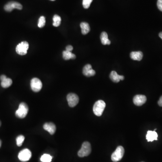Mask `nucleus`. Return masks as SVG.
I'll return each mask as SVG.
<instances>
[{
	"mask_svg": "<svg viewBox=\"0 0 162 162\" xmlns=\"http://www.w3.org/2000/svg\"><path fill=\"white\" fill-rule=\"evenodd\" d=\"M101 43L104 45H110L111 42L108 39V34L105 32H102L100 35Z\"/></svg>",
	"mask_w": 162,
	"mask_h": 162,
	"instance_id": "16",
	"label": "nucleus"
},
{
	"mask_svg": "<svg viewBox=\"0 0 162 162\" xmlns=\"http://www.w3.org/2000/svg\"><path fill=\"white\" fill-rule=\"evenodd\" d=\"M63 57L65 60H69L70 59H75L76 58V55L71 52L64 51L63 52Z\"/></svg>",
	"mask_w": 162,
	"mask_h": 162,
	"instance_id": "18",
	"label": "nucleus"
},
{
	"mask_svg": "<svg viewBox=\"0 0 162 162\" xmlns=\"http://www.w3.org/2000/svg\"><path fill=\"white\" fill-rule=\"evenodd\" d=\"M46 24V19H45V17L41 16L38 20V26L40 28H42L44 27Z\"/></svg>",
	"mask_w": 162,
	"mask_h": 162,
	"instance_id": "22",
	"label": "nucleus"
},
{
	"mask_svg": "<svg viewBox=\"0 0 162 162\" xmlns=\"http://www.w3.org/2000/svg\"><path fill=\"white\" fill-rule=\"evenodd\" d=\"M106 104L105 101L102 100H99L96 101L93 106V110L95 115L97 116L102 115L104 109H105Z\"/></svg>",
	"mask_w": 162,
	"mask_h": 162,
	"instance_id": "2",
	"label": "nucleus"
},
{
	"mask_svg": "<svg viewBox=\"0 0 162 162\" xmlns=\"http://www.w3.org/2000/svg\"><path fill=\"white\" fill-rule=\"evenodd\" d=\"M110 79L114 83H118L120 80H123L124 79V77L123 76L119 75H118L116 72L113 71L110 73L109 75Z\"/></svg>",
	"mask_w": 162,
	"mask_h": 162,
	"instance_id": "13",
	"label": "nucleus"
},
{
	"mask_svg": "<svg viewBox=\"0 0 162 162\" xmlns=\"http://www.w3.org/2000/svg\"><path fill=\"white\" fill-rule=\"evenodd\" d=\"M23 6L18 2L15 1H10L6 4L4 6V9L7 12H11L14 9H17L18 10L22 9Z\"/></svg>",
	"mask_w": 162,
	"mask_h": 162,
	"instance_id": "9",
	"label": "nucleus"
},
{
	"mask_svg": "<svg viewBox=\"0 0 162 162\" xmlns=\"http://www.w3.org/2000/svg\"><path fill=\"white\" fill-rule=\"evenodd\" d=\"M43 129L46 131L51 135L54 134L56 131V126L52 122H46L43 125Z\"/></svg>",
	"mask_w": 162,
	"mask_h": 162,
	"instance_id": "12",
	"label": "nucleus"
},
{
	"mask_svg": "<svg viewBox=\"0 0 162 162\" xmlns=\"http://www.w3.org/2000/svg\"><path fill=\"white\" fill-rule=\"evenodd\" d=\"M51 1H55V0H51Z\"/></svg>",
	"mask_w": 162,
	"mask_h": 162,
	"instance_id": "32",
	"label": "nucleus"
},
{
	"mask_svg": "<svg viewBox=\"0 0 162 162\" xmlns=\"http://www.w3.org/2000/svg\"><path fill=\"white\" fill-rule=\"evenodd\" d=\"M29 48V44L28 42H22L19 43L16 47V51L18 55H24L27 53Z\"/></svg>",
	"mask_w": 162,
	"mask_h": 162,
	"instance_id": "5",
	"label": "nucleus"
},
{
	"mask_svg": "<svg viewBox=\"0 0 162 162\" xmlns=\"http://www.w3.org/2000/svg\"><path fill=\"white\" fill-rule=\"evenodd\" d=\"M92 148L90 143L84 142L82 146V147L78 152V155L80 157H86L88 156L91 153Z\"/></svg>",
	"mask_w": 162,
	"mask_h": 162,
	"instance_id": "3",
	"label": "nucleus"
},
{
	"mask_svg": "<svg viewBox=\"0 0 162 162\" xmlns=\"http://www.w3.org/2000/svg\"><path fill=\"white\" fill-rule=\"evenodd\" d=\"M157 6L160 11H162V0H158Z\"/></svg>",
	"mask_w": 162,
	"mask_h": 162,
	"instance_id": "25",
	"label": "nucleus"
},
{
	"mask_svg": "<svg viewBox=\"0 0 162 162\" xmlns=\"http://www.w3.org/2000/svg\"><path fill=\"white\" fill-rule=\"evenodd\" d=\"M32 156V153L30 150L28 149H25L22 150L19 153L18 158L22 162H26L29 161Z\"/></svg>",
	"mask_w": 162,
	"mask_h": 162,
	"instance_id": "7",
	"label": "nucleus"
},
{
	"mask_svg": "<svg viewBox=\"0 0 162 162\" xmlns=\"http://www.w3.org/2000/svg\"><path fill=\"white\" fill-rule=\"evenodd\" d=\"M12 84V80L10 78H6L3 80L1 81V87L5 88L10 87Z\"/></svg>",
	"mask_w": 162,
	"mask_h": 162,
	"instance_id": "19",
	"label": "nucleus"
},
{
	"mask_svg": "<svg viewBox=\"0 0 162 162\" xmlns=\"http://www.w3.org/2000/svg\"><path fill=\"white\" fill-rule=\"evenodd\" d=\"M6 78L7 77H6V76L4 75H2L0 77V79H1V80L2 81Z\"/></svg>",
	"mask_w": 162,
	"mask_h": 162,
	"instance_id": "28",
	"label": "nucleus"
},
{
	"mask_svg": "<svg viewBox=\"0 0 162 162\" xmlns=\"http://www.w3.org/2000/svg\"><path fill=\"white\" fill-rule=\"evenodd\" d=\"M124 149L122 146H119L111 155V159L113 162H117L121 160L124 154Z\"/></svg>",
	"mask_w": 162,
	"mask_h": 162,
	"instance_id": "4",
	"label": "nucleus"
},
{
	"mask_svg": "<svg viewBox=\"0 0 162 162\" xmlns=\"http://www.w3.org/2000/svg\"><path fill=\"white\" fill-rule=\"evenodd\" d=\"M83 74L85 76L92 77L95 75L96 72L92 68L91 64H88L85 65L83 68Z\"/></svg>",
	"mask_w": 162,
	"mask_h": 162,
	"instance_id": "11",
	"label": "nucleus"
},
{
	"mask_svg": "<svg viewBox=\"0 0 162 162\" xmlns=\"http://www.w3.org/2000/svg\"></svg>",
	"mask_w": 162,
	"mask_h": 162,
	"instance_id": "33",
	"label": "nucleus"
},
{
	"mask_svg": "<svg viewBox=\"0 0 162 162\" xmlns=\"http://www.w3.org/2000/svg\"><path fill=\"white\" fill-rule=\"evenodd\" d=\"M93 0H83V5L85 9H88L90 7Z\"/></svg>",
	"mask_w": 162,
	"mask_h": 162,
	"instance_id": "24",
	"label": "nucleus"
},
{
	"mask_svg": "<svg viewBox=\"0 0 162 162\" xmlns=\"http://www.w3.org/2000/svg\"><path fill=\"white\" fill-rule=\"evenodd\" d=\"M81 28L83 34L86 35L90 32V27L89 24L86 22H82L80 24Z\"/></svg>",
	"mask_w": 162,
	"mask_h": 162,
	"instance_id": "17",
	"label": "nucleus"
},
{
	"mask_svg": "<svg viewBox=\"0 0 162 162\" xmlns=\"http://www.w3.org/2000/svg\"><path fill=\"white\" fill-rule=\"evenodd\" d=\"M25 137L23 135H20L16 138V143L17 145L19 147L21 146L22 145L24 141Z\"/></svg>",
	"mask_w": 162,
	"mask_h": 162,
	"instance_id": "23",
	"label": "nucleus"
},
{
	"mask_svg": "<svg viewBox=\"0 0 162 162\" xmlns=\"http://www.w3.org/2000/svg\"><path fill=\"white\" fill-rule=\"evenodd\" d=\"M158 134L155 131H148L146 136V138L148 142H152L158 140Z\"/></svg>",
	"mask_w": 162,
	"mask_h": 162,
	"instance_id": "14",
	"label": "nucleus"
},
{
	"mask_svg": "<svg viewBox=\"0 0 162 162\" xmlns=\"http://www.w3.org/2000/svg\"><path fill=\"white\" fill-rule=\"evenodd\" d=\"M159 37H160L161 39H162V32H161V33H159Z\"/></svg>",
	"mask_w": 162,
	"mask_h": 162,
	"instance_id": "29",
	"label": "nucleus"
},
{
	"mask_svg": "<svg viewBox=\"0 0 162 162\" xmlns=\"http://www.w3.org/2000/svg\"><path fill=\"white\" fill-rule=\"evenodd\" d=\"M52 157L48 154H44L41 158L42 162H51L52 160Z\"/></svg>",
	"mask_w": 162,
	"mask_h": 162,
	"instance_id": "21",
	"label": "nucleus"
},
{
	"mask_svg": "<svg viewBox=\"0 0 162 162\" xmlns=\"http://www.w3.org/2000/svg\"><path fill=\"white\" fill-rule=\"evenodd\" d=\"M72 50H73V47L71 45H68L66 47V51H67L71 52Z\"/></svg>",
	"mask_w": 162,
	"mask_h": 162,
	"instance_id": "26",
	"label": "nucleus"
},
{
	"mask_svg": "<svg viewBox=\"0 0 162 162\" xmlns=\"http://www.w3.org/2000/svg\"><path fill=\"white\" fill-rule=\"evenodd\" d=\"M31 87L33 92H38L40 91L42 87L41 81L38 78H33L31 81Z\"/></svg>",
	"mask_w": 162,
	"mask_h": 162,
	"instance_id": "6",
	"label": "nucleus"
},
{
	"mask_svg": "<svg viewBox=\"0 0 162 162\" xmlns=\"http://www.w3.org/2000/svg\"><path fill=\"white\" fill-rule=\"evenodd\" d=\"M1 140H0V147H1Z\"/></svg>",
	"mask_w": 162,
	"mask_h": 162,
	"instance_id": "30",
	"label": "nucleus"
},
{
	"mask_svg": "<svg viewBox=\"0 0 162 162\" xmlns=\"http://www.w3.org/2000/svg\"><path fill=\"white\" fill-rule=\"evenodd\" d=\"M158 105H159V106L162 107V96H161L159 100L158 101Z\"/></svg>",
	"mask_w": 162,
	"mask_h": 162,
	"instance_id": "27",
	"label": "nucleus"
},
{
	"mask_svg": "<svg viewBox=\"0 0 162 162\" xmlns=\"http://www.w3.org/2000/svg\"><path fill=\"white\" fill-rule=\"evenodd\" d=\"M133 102L135 105L140 106L144 105L147 100L146 96L142 95H137L133 98Z\"/></svg>",
	"mask_w": 162,
	"mask_h": 162,
	"instance_id": "10",
	"label": "nucleus"
},
{
	"mask_svg": "<svg viewBox=\"0 0 162 162\" xmlns=\"http://www.w3.org/2000/svg\"><path fill=\"white\" fill-rule=\"evenodd\" d=\"M53 25L54 26L57 27L60 25V24H61V18L57 14H55L53 17Z\"/></svg>",
	"mask_w": 162,
	"mask_h": 162,
	"instance_id": "20",
	"label": "nucleus"
},
{
	"mask_svg": "<svg viewBox=\"0 0 162 162\" xmlns=\"http://www.w3.org/2000/svg\"><path fill=\"white\" fill-rule=\"evenodd\" d=\"M29 110V107L27 105L25 102H22L15 112V115L18 118H25L28 114Z\"/></svg>",
	"mask_w": 162,
	"mask_h": 162,
	"instance_id": "1",
	"label": "nucleus"
},
{
	"mask_svg": "<svg viewBox=\"0 0 162 162\" xmlns=\"http://www.w3.org/2000/svg\"><path fill=\"white\" fill-rule=\"evenodd\" d=\"M143 54L141 51H133L130 54V57L133 60L141 61L143 58Z\"/></svg>",
	"mask_w": 162,
	"mask_h": 162,
	"instance_id": "15",
	"label": "nucleus"
},
{
	"mask_svg": "<svg viewBox=\"0 0 162 162\" xmlns=\"http://www.w3.org/2000/svg\"><path fill=\"white\" fill-rule=\"evenodd\" d=\"M67 100L70 107H74L76 106L79 102V97L78 95L75 93H69L67 96Z\"/></svg>",
	"mask_w": 162,
	"mask_h": 162,
	"instance_id": "8",
	"label": "nucleus"
},
{
	"mask_svg": "<svg viewBox=\"0 0 162 162\" xmlns=\"http://www.w3.org/2000/svg\"><path fill=\"white\" fill-rule=\"evenodd\" d=\"M1 122H0V126H1Z\"/></svg>",
	"mask_w": 162,
	"mask_h": 162,
	"instance_id": "31",
	"label": "nucleus"
}]
</instances>
